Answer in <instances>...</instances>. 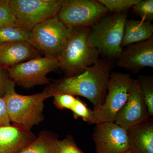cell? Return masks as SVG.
<instances>
[{"label":"cell","mask_w":153,"mask_h":153,"mask_svg":"<svg viewBox=\"0 0 153 153\" xmlns=\"http://www.w3.org/2000/svg\"><path fill=\"white\" fill-rule=\"evenodd\" d=\"M113 64L107 59L98 61L78 75L55 80L46 87L50 97L58 94L79 96L87 99L96 110L104 103Z\"/></svg>","instance_id":"1"},{"label":"cell","mask_w":153,"mask_h":153,"mask_svg":"<svg viewBox=\"0 0 153 153\" xmlns=\"http://www.w3.org/2000/svg\"><path fill=\"white\" fill-rule=\"evenodd\" d=\"M90 27L71 29V34L57 59L66 77L78 75L99 60V52L89 44Z\"/></svg>","instance_id":"2"},{"label":"cell","mask_w":153,"mask_h":153,"mask_svg":"<svg viewBox=\"0 0 153 153\" xmlns=\"http://www.w3.org/2000/svg\"><path fill=\"white\" fill-rule=\"evenodd\" d=\"M15 85L11 86L3 98L7 105L11 123L13 125L31 131L44 119V101L50 97L47 88L41 93L23 95L15 91Z\"/></svg>","instance_id":"3"},{"label":"cell","mask_w":153,"mask_h":153,"mask_svg":"<svg viewBox=\"0 0 153 153\" xmlns=\"http://www.w3.org/2000/svg\"><path fill=\"white\" fill-rule=\"evenodd\" d=\"M127 20L126 11L101 18L91 27L89 44L100 54L110 59L117 58L123 49L121 44Z\"/></svg>","instance_id":"4"},{"label":"cell","mask_w":153,"mask_h":153,"mask_svg":"<svg viewBox=\"0 0 153 153\" xmlns=\"http://www.w3.org/2000/svg\"><path fill=\"white\" fill-rule=\"evenodd\" d=\"M71 31L56 16L35 26L29 43L45 56L57 58Z\"/></svg>","instance_id":"5"},{"label":"cell","mask_w":153,"mask_h":153,"mask_svg":"<svg viewBox=\"0 0 153 153\" xmlns=\"http://www.w3.org/2000/svg\"><path fill=\"white\" fill-rule=\"evenodd\" d=\"M133 79L129 74L111 72L107 87V94L103 104L93 110L92 124L114 122L118 112L126 103L128 91Z\"/></svg>","instance_id":"6"},{"label":"cell","mask_w":153,"mask_h":153,"mask_svg":"<svg viewBox=\"0 0 153 153\" xmlns=\"http://www.w3.org/2000/svg\"><path fill=\"white\" fill-rule=\"evenodd\" d=\"M60 67L57 58L38 56L7 68L9 77L16 84L25 88L49 84V72Z\"/></svg>","instance_id":"7"},{"label":"cell","mask_w":153,"mask_h":153,"mask_svg":"<svg viewBox=\"0 0 153 153\" xmlns=\"http://www.w3.org/2000/svg\"><path fill=\"white\" fill-rule=\"evenodd\" d=\"M108 12L97 1L61 0L56 17L67 27L73 29L91 27Z\"/></svg>","instance_id":"8"},{"label":"cell","mask_w":153,"mask_h":153,"mask_svg":"<svg viewBox=\"0 0 153 153\" xmlns=\"http://www.w3.org/2000/svg\"><path fill=\"white\" fill-rule=\"evenodd\" d=\"M18 27L31 30L35 26L56 16L61 0H9Z\"/></svg>","instance_id":"9"},{"label":"cell","mask_w":153,"mask_h":153,"mask_svg":"<svg viewBox=\"0 0 153 153\" xmlns=\"http://www.w3.org/2000/svg\"><path fill=\"white\" fill-rule=\"evenodd\" d=\"M150 117L138 80L133 79L126 101L117 114L114 123L127 130Z\"/></svg>","instance_id":"10"},{"label":"cell","mask_w":153,"mask_h":153,"mask_svg":"<svg viewBox=\"0 0 153 153\" xmlns=\"http://www.w3.org/2000/svg\"><path fill=\"white\" fill-rule=\"evenodd\" d=\"M92 137L96 153H125L128 152L127 130L114 122L96 124Z\"/></svg>","instance_id":"11"},{"label":"cell","mask_w":153,"mask_h":153,"mask_svg":"<svg viewBox=\"0 0 153 153\" xmlns=\"http://www.w3.org/2000/svg\"><path fill=\"white\" fill-rule=\"evenodd\" d=\"M117 65L134 73L146 67H153V36L123 48L117 57Z\"/></svg>","instance_id":"12"},{"label":"cell","mask_w":153,"mask_h":153,"mask_svg":"<svg viewBox=\"0 0 153 153\" xmlns=\"http://www.w3.org/2000/svg\"><path fill=\"white\" fill-rule=\"evenodd\" d=\"M31 131L13 125L0 126V153H19L36 138Z\"/></svg>","instance_id":"13"},{"label":"cell","mask_w":153,"mask_h":153,"mask_svg":"<svg viewBox=\"0 0 153 153\" xmlns=\"http://www.w3.org/2000/svg\"><path fill=\"white\" fill-rule=\"evenodd\" d=\"M128 152L153 153V120L150 117L127 129Z\"/></svg>","instance_id":"14"},{"label":"cell","mask_w":153,"mask_h":153,"mask_svg":"<svg viewBox=\"0 0 153 153\" xmlns=\"http://www.w3.org/2000/svg\"><path fill=\"white\" fill-rule=\"evenodd\" d=\"M38 52L26 41L0 45V66L7 68L36 57Z\"/></svg>","instance_id":"15"},{"label":"cell","mask_w":153,"mask_h":153,"mask_svg":"<svg viewBox=\"0 0 153 153\" xmlns=\"http://www.w3.org/2000/svg\"><path fill=\"white\" fill-rule=\"evenodd\" d=\"M153 25L151 22L127 19L125 25L122 48L146 41L153 37Z\"/></svg>","instance_id":"16"},{"label":"cell","mask_w":153,"mask_h":153,"mask_svg":"<svg viewBox=\"0 0 153 153\" xmlns=\"http://www.w3.org/2000/svg\"><path fill=\"white\" fill-rule=\"evenodd\" d=\"M57 134L44 131L27 147L19 153H57L59 141Z\"/></svg>","instance_id":"17"},{"label":"cell","mask_w":153,"mask_h":153,"mask_svg":"<svg viewBox=\"0 0 153 153\" xmlns=\"http://www.w3.org/2000/svg\"><path fill=\"white\" fill-rule=\"evenodd\" d=\"M31 30L19 27L0 28V45L12 42H29Z\"/></svg>","instance_id":"18"},{"label":"cell","mask_w":153,"mask_h":153,"mask_svg":"<svg viewBox=\"0 0 153 153\" xmlns=\"http://www.w3.org/2000/svg\"><path fill=\"white\" fill-rule=\"evenodd\" d=\"M143 97L151 117L153 116V77L142 76L138 79Z\"/></svg>","instance_id":"19"},{"label":"cell","mask_w":153,"mask_h":153,"mask_svg":"<svg viewBox=\"0 0 153 153\" xmlns=\"http://www.w3.org/2000/svg\"><path fill=\"white\" fill-rule=\"evenodd\" d=\"M68 110L72 111L73 116L76 119L81 118L85 122L92 124L93 111L89 109L87 105L80 99L76 97Z\"/></svg>","instance_id":"20"},{"label":"cell","mask_w":153,"mask_h":153,"mask_svg":"<svg viewBox=\"0 0 153 153\" xmlns=\"http://www.w3.org/2000/svg\"><path fill=\"white\" fill-rule=\"evenodd\" d=\"M99 2L104 6L108 12L114 13H122L132 8L140 0H98Z\"/></svg>","instance_id":"21"},{"label":"cell","mask_w":153,"mask_h":153,"mask_svg":"<svg viewBox=\"0 0 153 153\" xmlns=\"http://www.w3.org/2000/svg\"><path fill=\"white\" fill-rule=\"evenodd\" d=\"M18 27L16 19L11 10L9 0L0 1V28Z\"/></svg>","instance_id":"22"},{"label":"cell","mask_w":153,"mask_h":153,"mask_svg":"<svg viewBox=\"0 0 153 153\" xmlns=\"http://www.w3.org/2000/svg\"><path fill=\"white\" fill-rule=\"evenodd\" d=\"M134 13L145 22H151L153 19V0H140L132 7Z\"/></svg>","instance_id":"23"},{"label":"cell","mask_w":153,"mask_h":153,"mask_svg":"<svg viewBox=\"0 0 153 153\" xmlns=\"http://www.w3.org/2000/svg\"><path fill=\"white\" fill-rule=\"evenodd\" d=\"M57 153H84L77 146L72 137L70 135L62 140H59Z\"/></svg>","instance_id":"24"},{"label":"cell","mask_w":153,"mask_h":153,"mask_svg":"<svg viewBox=\"0 0 153 153\" xmlns=\"http://www.w3.org/2000/svg\"><path fill=\"white\" fill-rule=\"evenodd\" d=\"M6 71L5 68L0 66V97H4L9 88L16 85Z\"/></svg>","instance_id":"25"},{"label":"cell","mask_w":153,"mask_h":153,"mask_svg":"<svg viewBox=\"0 0 153 153\" xmlns=\"http://www.w3.org/2000/svg\"><path fill=\"white\" fill-rule=\"evenodd\" d=\"M10 125H11L10 120L6 102L3 97H0V126Z\"/></svg>","instance_id":"26"},{"label":"cell","mask_w":153,"mask_h":153,"mask_svg":"<svg viewBox=\"0 0 153 153\" xmlns=\"http://www.w3.org/2000/svg\"><path fill=\"white\" fill-rule=\"evenodd\" d=\"M125 153H129V152H126Z\"/></svg>","instance_id":"27"}]
</instances>
